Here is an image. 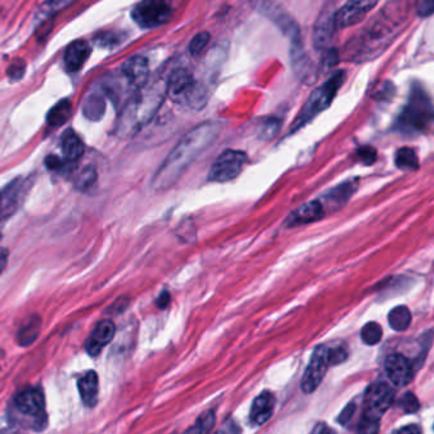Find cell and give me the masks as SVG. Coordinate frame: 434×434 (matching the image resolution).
Instances as JSON below:
<instances>
[{"instance_id":"obj_1","label":"cell","mask_w":434,"mask_h":434,"mask_svg":"<svg viewBox=\"0 0 434 434\" xmlns=\"http://www.w3.org/2000/svg\"><path fill=\"white\" fill-rule=\"evenodd\" d=\"M221 131L220 122L208 121L187 132L157 169L153 179V187L160 191L174 185L189 165L219 139Z\"/></svg>"},{"instance_id":"obj_2","label":"cell","mask_w":434,"mask_h":434,"mask_svg":"<svg viewBox=\"0 0 434 434\" xmlns=\"http://www.w3.org/2000/svg\"><path fill=\"white\" fill-rule=\"evenodd\" d=\"M344 72H335L329 80H327L323 86L316 88L310 97L307 98V103L301 108L296 120L292 123V132L297 131L299 128L304 127L307 122L311 121L318 114L325 111L335 98L339 88L344 82Z\"/></svg>"},{"instance_id":"obj_3","label":"cell","mask_w":434,"mask_h":434,"mask_svg":"<svg viewBox=\"0 0 434 434\" xmlns=\"http://www.w3.org/2000/svg\"><path fill=\"white\" fill-rule=\"evenodd\" d=\"M166 92L171 100L185 102L188 107L201 109L206 104V89L199 84L192 74L185 69H177L171 72L166 83Z\"/></svg>"},{"instance_id":"obj_4","label":"cell","mask_w":434,"mask_h":434,"mask_svg":"<svg viewBox=\"0 0 434 434\" xmlns=\"http://www.w3.org/2000/svg\"><path fill=\"white\" fill-rule=\"evenodd\" d=\"M434 111L427 94L421 89H414L409 104L398 118V127L404 131H420L433 120Z\"/></svg>"},{"instance_id":"obj_5","label":"cell","mask_w":434,"mask_h":434,"mask_svg":"<svg viewBox=\"0 0 434 434\" xmlns=\"http://www.w3.org/2000/svg\"><path fill=\"white\" fill-rule=\"evenodd\" d=\"M171 12V0H141L134 7L131 15L139 27L153 29L169 21Z\"/></svg>"},{"instance_id":"obj_6","label":"cell","mask_w":434,"mask_h":434,"mask_svg":"<svg viewBox=\"0 0 434 434\" xmlns=\"http://www.w3.org/2000/svg\"><path fill=\"white\" fill-rule=\"evenodd\" d=\"M254 8L256 12L271 21L286 37H288L291 42L301 40L297 22L276 0H256Z\"/></svg>"},{"instance_id":"obj_7","label":"cell","mask_w":434,"mask_h":434,"mask_svg":"<svg viewBox=\"0 0 434 434\" xmlns=\"http://www.w3.org/2000/svg\"><path fill=\"white\" fill-rule=\"evenodd\" d=\"M245 163H247L245 153L239 150H225L212 164L208 173V180L215 183L230 182L242 173V166Z\"/></svg>"},{"instance_id":"obj_8","label":"cell","mask_w":434,"mask_h":434,"mask_svg":"<svg viewBox=\"0 0 434 434\" xmlns=\"http://www.w3.org/2000/svg\"><path fill=\"white\" fill-rule=\"evenodd\" d=\"M329 364H330L329 362V348L325 346H320V347L315 349L307 371L304 373L302 381H301L302 392L311 394L319 387V385L321 384L323 378L327 373Z\"/></svg>"},{"instance_id":"obj_9","label":"cell","mask_w":434,"mask_h":434,"mask_svg":"<svg viewBox=\"0 0 434 434\" xmlns=\"http://www.w3.org/2000/svg\"><path fill=\"white\" fill-rule=\"evenodd\" d=\"M378 3V0H348L335 12L336 29H347L362 22Z\"/></svg>"},{"instance_id":"obj_10","label":"cell","mask_w":434,"mask_h":434,"mask_svg":"<svg viewBox=\"0 0 434 434\" xmlns=\"http://www.w3.org/2000/svg\"><path fill=\"white\" fill-rule=\"evenodd\" d=\"M395 394L392 387L386 384L372 385L367 390L366 398H364V415H370L373 418L380 419L382 414L389 410V408L394 403Z\"/></svg>"},{"instance_id":"obj_11","label":"cell","mask_w":434,"mask_h":434,"mask_svg":"<svg viewBox=\"0 0 434 434\" xmlns=\"http://www.w3.org/2000/svg\"><path fill=\"white\" fill-rule=\"evenodd\" d=\"M149 61L144 56H132L121 68L122 77L136 91L143 89L149 79Z\"/></svg>"},{"instance_id":"obj_12","label":"cell","mask_w":434,"mask_h":434,"mask_svg":"<svg viewBox=\"0 0 434 434\" xmlns=\"http://www.w3.org/2000/svg\"><path fill=\"white\" fill-rule=\"evenodd\" d=\"M385 370L392 382L396 386H405L413 378V366L403 355H390L386 358Z\"/></svg>"},{"instance_id":"obj_13","label":"cell","mask_w":434,"mask_h":434,"mask_svg":"<svg viewBox=\"0 0 434 434\" xmlns=\"http://www.w3.org/2000/svg\"><path fill=\"white\" fill-rule=\"evenodd\" d=\"M335 29H336L335 12H333V9L330 8H324L313 26V46L316 49L327 47L329 42L332 41Z\"/></svg>"},{"instance_id":"obj_14","label":"cell","mask_w":434,"mask_h":434,"mask_svg":"<svg viewBox=\"0 0 434 434\" xmlns=\"http://www.w3.org/2000/svg\"><path fill=\"white\" fill-rule=\"evenodd\" d=\"M15 406L20 413L29 417H40L45 412V396L36 387H29L15 398Z\"/></svg>"},{"instance_id":"obj_15","label":"cell","mask_w":434,"mask_h":434,"mask_svg":"<svg viewBox=\"0 0 434 434\" xmlns=\"http://www.w3.org/2000/svg\"><path fill=\"white\" fill-rule=\"evenodd\" d=\"M116 327L111 320H102L97 324L86 343V352L91 356H98L102 349L114 339Z\"/></svg>"},{"instance_id":"obj_16","label":"cell","mask_w":434,"mask_h":434,"mask_svg":"<svg viewBox=\"0 0 434 434\" xmlns=\"http://www.w3.org/2000/svg\"><path fill=\"white\" fill-rule=\"evenodd\" d=\"M325 215V208L323 206L320 199H313L300 206L295 212L288 217V225H305L315 221L320 220Z\"/></svg>"},{"instance_id":"obj_17","label":"cell","mask_w":434,"mask_h":434,"mask_svg":"<svg viewBox=\"0 0 434 434\" xmlns=\"http://www.w3.org/2000/svg\"><path fill=\"white\" fill-rule=\"evenodd\" d=\"M274 405H276V398L273 396V394L268 392L261 394L251 405L250 421L254 426H263L264 423L271 419Z\"/></svg>"},{"instance_id":"obj_18","label":"cell","mask_w":434,"mask_h":434,"mask_svg":"<svg viewBox=\"0 0 434 434\" xmlns=\"http://www.w3.org/2000/svg\"><path fill=\"white\" fill-rule=\"evenodd\" d=\"M91 55V46L86 41H74L65 51L64 63L69 72H78Z\"/></svg>"},{"instance_id":"obj_19","label":"cell","mask_w":434,"mask_h":434,"mask_svg":"<svg viewBox=\"0 0 434 434\" xmlns=\"http://www.w3.org/2000/svg\"><path fill=\"white\" fill-rule=\"evenodd\" d=\"M291 64L299 78L307 79V82L313 78V65L304 51L301 40L291 42Z\"/></svg>"},{"instance_id":"obj_20","label":"cell","mask_w":434,"mask_h":434,"mask_svg":"<svg viewBox=\"0 0 434 434\" xmlns=\"http://www.w3.org/2000/svg\"><path fill=\"white\" fill-rule=\"evenodd\" d=\"M78 387L82 400L86 406L92 408L97 404L100 385H98V376L94 371H89L83 378H79Z\"/></svg>"},{"instance_id":"obj_21","label":"cell","mask_w":434,"mask_h":434,"mask_svg":"<svg viewBox=\"0 0 434 434\" xmlns=\"http://www.w3.org/2000/svg\"><path fill=\"white\" fill-rule=\"evenodd\" d=\"M355 189H356L355 183L353 182H347L344 185L335 187L334 189H332L330 192L327 193L323 197V199H320L323 206L325 208V212H327V207L339 208V207L343 206L350 199V196L353 194Z\"/></svg>"},{"instance_id":"obj_22","label":"cell","mask_w":434,"mask_h":434,"mask_svg":"<svg viewBox=\"0 0 434 434\" xmlns=\"http://www.w3.org/2000/svg\"><path fill=\"white\" fill-rule=\"evenodd\" d=\"M84 153V144L79 139V136L68 131L63 137V154L65 159L70 163H75Z\"/></svg>"},{"instance_id":"obj_23","label":"cell","mask_w":434,"mask_h":434,"mask_svg":"<svg viewBox=\"0 0 434 434\" xmlns=\"http://www.w3.org/2000/svg\"><path fill=\"white\" fill-rule=\"evenodd\" d=\"M72 114V103L68 100H60L56 106L51 108L47 116V123L51 127H59L69 120Z\"/></svg>"},{"instance_id":"obj_24","label":"cell","mask_w":434,"mask_h":434,"mask_svg":"<svg viewBox=\"0 0 434 434\" xmlns=\"http://www.w3.org/2000/svg\"><path fill=\"white\" fill-rule=\"evenodd\" d=\"M83 111L86 118L92 121H98L103 117L104 111H106V102L103 100V97H100L98 94H92L84 102Z\"/></svg>"},{"instance_id":"obj_25","label":"cell","mask_w":434,"mask_h":434,"mask_svg":"<svg viewBox=\"0 0 434 434\" xmlns=\"http://www.w3.org/2000/svg\"><path fill=\"white\" fill-rule=\"evenodd\" d=\"M41 329V319L38 316H32L29 320L20 329L18 332V342L22 346H29L36 341Z\"/></svg>"},{"instance_id":"obj_26","label":"cell","mask_w":434,"mask_h":434,"mask_svg":"<svg viewBox=\"0 0 434 434\" xmlns=\"http://www.w3.org/2000/svg\"><path fill=\"white\" fill-rule=\"evenodd\" d=\"M412 323V313L406 307H394L389 313V324L396 332H404Z\"/></svg>"},{"instance_id":"obj_27","label":"cell","mask_w":434,"mask_h":434,"mask_svg":"<svg viewBox=\"0 0 434 434\" xmlns=\"http://www.w3.org/2000/svg\"><path fill=\"white\" fill-rule=\"evenodd\" d=\"M395 162H396L398 169H401V171H415L419 165L415 151L410 148H403V149L398 150L396 153Z\"/></svg>"},{"instance_id":"obj_28","label":"cell","mask_w":434,"mask_h":434,"mask_svg":"<svg viewBox=\"0 0 434 434\" xmlns=\"http://www.w3.org/2000/svg\"><path fill=\"white\" fill-rule=\"evenodd\" d=\"M215 421H216V418H215L214 412L208 410L206 413L202 414L199 420L196 421V424L189 429H187L185 434H208L214 428Z\"/></svg>"},{"instance_id":"obj_29","label":"cell","mask_w":434,"mask_h":434,"mask_svg":"<svg viewBox=\"0 0 434 434\" xmlns=\"http://www.w3.org/2000/svg\"><path fill=\"white\" fill-rule=\"evenodd\" d=\"M361 338H362L363 342L366 343L367 346H375L382 338V327H380L378 323H373V321L367 323L362 327Z\"/></svg>"},{"instance_id":"obj_30","label":"cell","mask_w":434,"mask_h":434,"mask_svg":"<svg viewBox=\"0 0 434 434\" xmlns=\"http://www.w3.org/2000/svg\"><path fill=\"white\" fill-rule=\"evenodd\" d=\"M95 182H97V171L93 166H86V169L80 171L78 178L75 180V187L80 191H86L92 188Z\"/></svg>"},{"instance_id":"obj_31","label":"cell","mask_w":434,"mask_h":434,"mask_svg":"<svg viewBox=\"0 0 434 434\" xmlns=\"http://www.w3.org/2000/svg\"><path fill=\"white\" fill-rule=\"evenodd\" d=\"M210 33L208 32H199V35L193 37L192 41L189 42L188 50L192 56L197 57L206 49L207 43L210 41Z\"/></svg>"},{"instance_id":"obj_32","label":"cell","mask_w":434,"mask_h":434,"mask_svg":"<svg viewBox=\"0 0 434 434\" xmlns=\"http://www.w3.org/2000/svg\"><path fill=\"white\" fill-rule=\"evenodd\" d=\"M380 419L363 414L362 419L358 426V434H378Z\"/></svg>"},{"instance_id":"obj_33","label":"cell","mask_w":434,"mask_h":434,"mask_svg":"<svg viewBox=\"0 0 434 434\" xmlns=\"http://www.w3.org/2000/svg\"><path fill=\"white\" fill-rule=\"evenodd\" d=\"M279 131V121L277 118H267L261 125L259 128V137L264 140H271Z\"/></svg>"},{"instance_id":"obj_34","label":"cell","mask_w":434,"mask_h":434,"mask_svg":"<svg viewBox=\"0 0 434 434\" xmlns=\"http://www.w3.org/2000/svg\"><path fill=\"white\" fill-rule=\"evenodd\" d=\"M398 406L405 412V413H414L419 409V401L415 398L412 392H408L403 398L398 400Z\"/></svg>"},{"instance_id":"obj_35","label":"cell","mask_w":434,"mask_h":434,"mask_svg":"<svg viewBox=\"0 0 434 434\" xmlns=\"http://www.w3.org/2000/svg\"><path fill=\"white\" fill-rule=\"evenodd\" d=\"M94 41L103 47H111V46H114V45L122 41V37L116 32H104V33H100L95 37Z\"/></svg>"},{"instance_id":"obj_36","label":"cell","mask_w":434,"mask_h":434,"mask_svg":"<svg viewBox=\"0 0 434 434\" xmlns=\"http://www.w3.org/2000/svg\"><path fill=\"white\" fill-rule=\"evenodd\" d=\"M26 72V64L22 59H17L8 69V77L12 80H20Z\"/></svg>"},{"instance_id":"obj_37","label":"cell","mask_w":434,"mask_h":434,"mask_svg":"<svg viewBox=\"0 0 434 434\" xmlns=\"http://www.w3.org/2000/svg\"><path fill=\"white\" fill-rule=\"evenodd\" d=\"M376 155H378L376 150L371 148V146H364V148H361V149L358 150V157L366 165H372V164L375 163L376 162Z\"/></svg>"},{"instance_id":"obj_38","label":"cell","mask_w":434,"mask_h":434,"mask_svg":"<svg viewBox=\"0 0 434 434\" xmlns=\"http://www.w3.org/2000/svg\"><path fill=\"white\" fill-rule=\"evenodd\" d=\"M347 358V352L344 348L329 349V362L330 364H339Z\"/></svg>"},{"instance_id":"obj_39","label":"cell","mask_w":434,"mask_h":434,"mask_svg":"<svg viewBox=\"0 0 434 434\" xmlns=\"http://www.w3.org/2000/svg\"><path fill=\"white\" fill-rule=\"evenodd\" d=\"M418 15L420 17L434 15V0H421L418 6Z\"/></svg>"},{"instance_id":"obj_40","label":"cell","mask_w":434,"mask_h":434,"mask_svg":"<svg viewBox=\"0 0 434 434\" xmlns=\"http://www.w3.org/2000/svg\"><path fill=\"white\" fill-rule=\"evenodd\" d=\"M355 410H356V406L353 405V404H349L344 410H343L342 414H341V417H339V421L342 423V424H347L350 418H352V415L355 414Z\"/></svg>"},{"instance_id":"obj_41","label":"cell","mask_w":434,"mask_h":434,"mask_svg":"<svg viewBox=\"0 0 434 434\" xmlns=\"http://www.w3.org/2000/svg\"><path fill=\"white\" fill-rule=\"evenodd\" d=\"M157 307H160V309H166V307H169V304H171V293L166 291V290L162 292V293L159 295V297H157Z\"/></svg>"},{"instance_id":"obj_42","label":"cell","mask_w":434,"mask_h":434,"mask_svg":"<svg viewBox=\"0 0 434 434\" xmlns=\"http://www.w3.org/2000/svg\"><path fill=\"white\" fill-rule=\"evenodd\" d=\"M46 165L51 171H59L60 168H63L61 166L63 162L59 157H55V155H51V157H46Z\"/></svg>"},{"instance_id":"obj_43","label":"cell","mask_w":434,"mask_h":434,"mask_svg":"<svg viewBox=\"0 0 434 434\" xmlns=\"http://www.w3.org/2000/svg\"><path fill=\"white\" fill-rule=\"evenodd\" d=\"M216 434H240L239 433V428L236 426L235 423L233 421H228L224 424V427L221 428L220 431Z\"/></svg>"},{"instance_id":"obj_44","label":"cell","mask_w":434,"mask_h":434,"mask_svg":"<svg viewBox=\"0 0 434 434\" xmlns=\"http://www.w3.org/2000/svg\"><path fill=\"white\" fill-rule=\"evenodd\" d=\"M394 434H421V429L415 424H409L405 427L400 428L398 431H395Z\"/></svg>"},{"instance_id":"obj_45","label":"cell","mask_w":434,"mask_h":434,"mask_svg":"<svg viewBox=\"0 0 434 434\" xmlns=\"http://www.w3.org/2000/svg\"><path fill=\"white\" fill-rule=\"evenodd\" d=\"M8 256H9L8 250L0 248V273L4 271L6 267H7Z\"/></svg>"},{"instance_id":"obj_46","label":"cell","mask_w":434,"mask_h":434,"mask_svg":"<svg viewBox=\"0 0 434 434\" xmlns=\"http://www.w3.org/2000/svg\"><path fill=\"white\" fill-rule=\"evenodd\" d=\"M311 434H333V432L330 429H327L325 426L320 424V426H318V427L313 429V432Z\"/></svg>"},{"instance_id":"obj_47","label":"cell","mask_w":434,"mask_h":434,"mask_svg":"<svg viewBox=\"0 0 434 434\" xmlns=\"http://www.w3.org/2000/svg\"><path fill=\"white\" fill-rule=\"evenodd\" d=\"M0 211H1V196H0Z\"/></svg>"}]
</instances>
